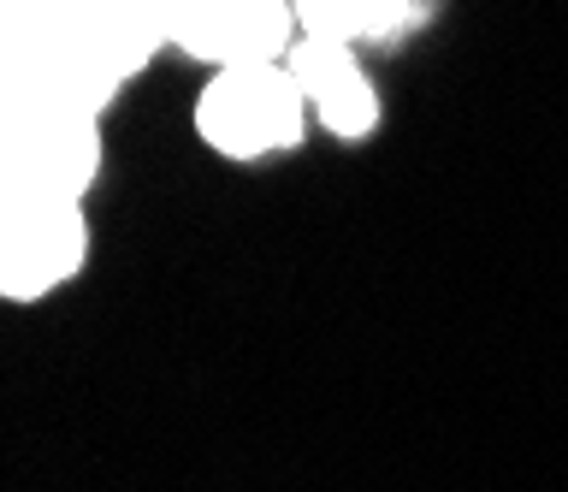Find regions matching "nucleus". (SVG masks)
I'll return each instance as SVG.
<instances>
[{
	"label": "nucleus",
	"mask_w": 568,
	"mask_h": 492,
	"mask_svg": "<svg viewBox=\"0 0 568 492\" xmlns=\"http://www.w3.org/2000/svg\"><path fill=\"white\" fill-rule=\"evenodd\" d=\"M308 125L314 119L291 66H231V72H207V83L195 90V137L231 167L278 161L302 143Z\"/></svg>",
	"instance_id": "nucleus-1"
},
{
	"label": "nucleus",
	"mask_w": 568,
	"mask_h": 492,
	"mask_svg": "<svg viewBox=\"0 0 568 492\" xmlns=\"http://www.w3.org/2000/svg\"><path fill=\"white\" fill-rule=\"evenodd\" d=\"M101 161V119L0 108V208H83Z\"/></svg>",
	"instance_id": "nucleus-2"
},
{
	"label": "nucleus",
	"mask_w": 568,
	"mask_h": 492,
	"mask_svg": "<svg viewBox=\"0 0 568 492\" xmlns=\"http://www.w3.org/2000/svg\"><path fill=\"white\" fill-rule=\"evenodd\" d=\"M83 208H0V303H48L89 268Z\"/></svg>",
	"instance_id": "nucleus-3"
},
{
	"label": "nucleus",
	"mask_w": 568,
	"mask_h": 492,
	"mask_svg": "<svg viewBox=\"0 0 568 492\" xmlns=\"http://www.w3.org/2000/svg\"><path fill=\"white\" fill-rule=\"evenodd\" d=\"M296 42L302 24L291 0H213L178 37V54L207 72H231V66H284Z\"/></svg>",
	"instance_id": "nucleus-4"
},
{
	"label": "nucleus",
	"mask_w": 568,
	"mask_h": 492,
	"mask_svg": "<svg viewBox=\"0 0 568 492\" xmlns=\"http://www.w3.org/2000/svg\"><path fill=\"white\" fill-rule=\"evenodd\" d=\"M284 66H291L296 90H302V101H308V119L326 137H337V143H362V137L379 131V90H373V78L362 72V48L302 37Z\"/></svg>",
	"instance_id": "nucleus-5"
},
{
	"label": "nucleus",
	"mask_w": 568,
	"mask_h": 492,
	"mask_svg": "<svg viewBox=\"0 0 568 492\" xmlns=\"http://www.w3.org/2000/svg\"><path fill=\"white\" fill-rule=\"evenodd\" d=\"M302 37L320 42H344V48H367L385 42L415 19L420 0H291Z\"/></svg>",
	"instance_id": "nucleus-6"
},
{
	"label": "nucleus",
	"mask_w": 568,
	"mask_h": 492,
	"mask_svg": "<svg viewBox=\"0 0 568 492\" xmlns=\"http://www.w3.org/2000/svg\"><path fill=\"white\" fill-rule=\"evenodd\" d=\"M36 24H42V0H0V83L24 66Z\"/></svg>",
	"instance_id": "nucleus-7"
},
{
	"label": "nucleus",
	"mask_w": 568,
	"mask_h": 492,
	"mask_svg": "<svg viewBox=\"0 0 568 492\" xmlns=\"http://www.w3.org/2000/svg\"><path fill=\"white\" fill-rule=\"evenodd\" d=\"M142 7L154 12V24H160V37H166V48H178V37H184V30L202 19L213 0H142Z\"/></svg>",
	"instance_id": "nucleus-8"
}]
</instances>
